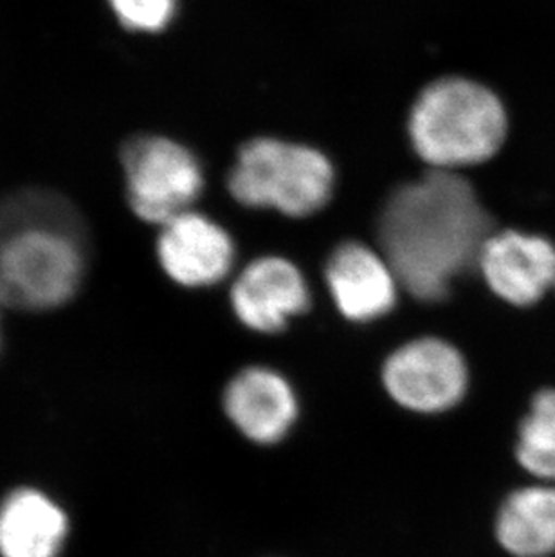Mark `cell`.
Returning <instances> with one entry per match:
<instances>
[{"mask_svg":"<svg viewBox=\"0 0 555 557\" xmlns=\"http://www.w3.org/2000/svg\"><path fill=\"white\" fill-rule=\"evenodd\" d=\"M478 269L489 289L516 309L540 306L555 284V244L540 233L507 227L483 246Z\"/></svg>","mask_w":555,"mask_h":557,"instance_id":"cell-7","label":"cell"},{"mask_svg":"<svg viewBox=\"0 0 555 557\" xmlns=\"http://www.w3.org/2000/svg\"><path fill=\"white\" fill-rule=\"evenodd\" d=\"M121 26L131 32L156 33L170 24L177 0H109Z\"/></svg>","mask_w":555,"mask_h":557,"instance_id":"cell-15","label":"cell"},{"mask_svg":"<svg viewBox=\"0 0 555 557\" xmlns=\"http://www.w3.org/2000/svg\"><path fill=\"white\" fill-rule=\"evenodd\" d=\"M78 206L54 189H16L0 199V306L42 312L78 295L90 260Z\"/></svg>","mask_w":555,"mask_h":557,"instance_id":"cell-2","label":"cell"},{"mask_svg":"<svg viewBox=\"0 0 555 557\" xmlns=\"http://www.w3.org/2000/svg\"><path fill=\"white\" fill-rule=\"evenodd\" d=\"M496 537L513 557L555 554V484L538 482L505 498L496 516Z\"/></svg>","mask_w":555,"mask_h":557,"instance_id":"cell-13","label":"cell"},{"mask_svg":"<svg viewBox=\"0 0 555 557\" xmlns=\"http://www.w3.org/2000/svg\"><path fill=\"white\" fill-rule=\"evenodd\" d=\"M236 318L251 331L280 332L294 315L310 306L304 274L285 258H258L249 263L231 289Z\"/></svg>","mask_w":555,"mask_h":557,"instance_id":"cell-8","label":"cell"},{"mask_svg":"<svg viewBox=\"0 0 555 557\" xmlns=\"http://www.w3.org/2000/svg\"><path fill=\"white\" fill-rule=\"evenodd\" d=\"M507 107L485 85L445 78L419 96L409 117L415 152L435 170L485 163L507 143Z\"/></svg>","mask_w":555,"mask_h":557,"instance_id":"cell-3","label":"cell"},{"mask_svg":"<svg viewBox=\"0 0 555 557\" xmlns=\"http://www.w3.org/2000/svg\"><path fill=\"white\" fill-rule=\"evenodd\" d=\"M227 185L233 197L249 208L307 216L331 199L334 169L314 148L263 137L240 148Z\"/></svg>","mask_w":555,"mask_h":557,"instance_id":"cell-4","label":"cell"},{"mask_svg":"<svg viewBox=\"0 0 555 557\" xmlns=\"http://www.w3.org/2000/svg\"><path fill=\"white\" fill-rule=\"evenodd\" d=\"M326 284L341 314L356 323L383 318L397 301L398 280L388 260L359 243L332 252Z\"/></svg>","mask_w":555,"mask_h":557,"instance_id":"cell-11","label":"cell"},{"mask_svg":"<svg viewBox=\"0 0 555 557\" xmlns=\"http://www.w3.org/2000/svg\"><path fill=\"white\" fill-rule=\"evenodd\" d=\"M383 384L398 406L433 416L460 405L469 389V369L455 345L420 337L386 359Z\"/></svg>","mask_w":555,"mask_h":557,"instance_id":"cell-6","label":"cell"},{"mask_svg":"<svg viewBox=\"0 0 555 557\" xmlns=\"http://www.w3.org/2000/svg\"><path fill=\"white\" fill-rule=\"evenodd\" d=\"M552 295L555 296V284H554V290H552Z\"/></svg>","mask_w":555,"mask_h":557,"instance_id":"cell-16","label":"cell"},{"mask_svg":"<svg viewBox=\"0 0 555 557\" xmlns=\"http://www.w3.org/2000/svg\"><path fill=\"white\" fill-rule=\"evenodd\" d=\"M494 219L469 181L433 170L400 186L379 216V244L398 285L420 301H441L456 276L478 268Z\"/></svg>","mask_w":555,"mask_h":557,"instance_id":"cell-1","label":"cell"},{"mask_svg":"<svg viewBox=\"0 0 555 557\" xmlns=\"http://www.w3.org/2000/svg\"><path fill=\"white\" fill-rule=\"evenodd\" d=\"M224 411L246 438L273 446L293 430L299 405L293 384L282 373L268 367H249L225 386Z\"/></svg>","mask_w":555,"mask_h":557,"instance_id":"cell-9","label":"cell"},{"mask_svg":"<svg viewBox=\"0 0 555 557\" xmlns=\"http://www.w3.org/2000/svg\"><path fill=\"white\" fill-rule=\"evenodd\" d=\"M67 534L65 510L42 491L22 487L0 504L2 557H58Z\"/></svg>","mask_w":555,"mask_h":557,"instance_id":"cell-12","label":"cell"},{"mask_svg":"<svg viewBox=\"0 0 555 557\" xmlns=\"http://www.w3.org/2000/svg\"><path fill=\"white\" fill-rule=\"evenodd\" d=\"M158 258L164 273L175 284L208 287L230 274L235 248L230 235L219 224L186 211L161 227Z\"/></svg>","mask_w":555,"mask_h":557,"instance_id":"cell-10","label":"cell"},{"mask_svg":"<svg viewBox=\"0 0 555 557\" xmlns=\"http://www.w3.org/2000/svg\"><path fill=\"white\" fill-rule=\"evenodd\" d=\"M516 460L538 482L555 484V388L540 389L519 424Z\"/></svg>","mask_w":555,"mask_h":557,"instance_id":"cell-14","label":"cell"},{"mask_svg":"<svg viewBox=\"0 0 555 557\" xmlns=\"http://www.w3.org/2000/svg\"><path fill=\"white\" fill-rule=\"evenodd\" d=\"M126 200L134 215L161 224L183 215L202 186V169L181 143L163 136H134L121 147Z\"/></svg>","mask_w":555,"mask_h":557,"instance_id":"cell-5","label":"cell"}]
</instances>
